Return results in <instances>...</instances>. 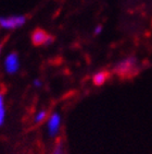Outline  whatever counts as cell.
Wrapping results in <instances>:
<instances>
[{
	"mask_svg": "<svg viewBox=\"0 0 152 154\" xmlns=\"http://www.w3.org/2000/svg\"><path fill=\"white\" fill-rule=\"evenodd\" d=\"M138 67V59L135 56H127L124 59L120 60L118 62L115 63L113 67V71L118 75L125 77L129 75L137 69Z\"/></svg>",
	"mask_w": 152,
	"mask_h": 154,
	"instance_id": "1",
	"label": "cell"
},
{
	"mask_svg": "<svg viewBox=\"0 0 152 154\" xmlns=\"http://www.w3.org/2000/svg\"><path fill=\"white\" fill-rule=\"evenodd\" d=\"M27 18L24 14H13L8 17H0V29L12 31L20 29L26 23Z\"/></svg>",
	"mask_w": 152,
	"mask_h": 154,
	"instance_id": "2",
	"label": "cell"
},
{
	"mask_svg": "<svg viewBox=\"0 0 152 154\" xmlns=\"http://www.w3.org/2000/svg\"><path fill=\"white\" fill-rule=\"evenodd\" d=\"M3 70L9 75H14L16 74L21 69V59L19 54L15 51H10L3 58Z\"/></svg>",
	"mask_w": 152,
	"mask_h": 154,
	"instance_id": "3",
	"label": "cell"
},
{
	"mask_svg": "<svg viewBox=\"0 0 152 154\" xmlns=\"http://www.w3.org/2000/svg\"><path fill=\"white\" fill-rule=\"evenodd\" d=\"M62 116L59 112H53L49 115L46 122V130L50 138H57L61 131Z\"/></svg>",
	"mask_w": 152,
	"mask_h": 154,
	"instance_id": "4",
	"label": "cell"
},
{
	"mask_svg": "<svg viewBox=\"0 0 152 154\" xmlns=\"http://www.w3.org/2000/svg\"><path fill=\"white\" fill-rule=\"evenodd\" d=\"M31 39H32L33 45H35V46H45V47L50 46L54 42V37L52 35L48 34L46 31L41 30V29H36L32 33Z\"/></svg>",
	"mask_w": 152,
	"mask_h": 154,
	"instance_id": "5",
	"label": "cell"
},
{
	"mask_svg": "<svg viewBox=\"0 0 152 154\" xmlns=\"http://www.w3.org/2000/svg\"><path fill=\"white\" fill-rule=\"evenodd\" d=\"M109 79V72L105 71V70H101V71H98L94 74L92 77V82H94L95 85L100 86L103 85Z\"/></svg>",
	"mask_w": 152,
	"mask_h": 154,
	"instance_id": "6",
	"label": "cell"
},
{
	"mask_svg": "<svg viewBox=\"0 0 152 154\" xmlns=\"http://www.w3.org/2000/svg\"><path fill=\"white\" fill-rule=\"evenodd\" d=\"M7 118V107H6V98L4 94L0 92V128H2L6 124Z\"/></svg>",
	"mask_w": 152,
	"mask_h": 154,
	"instance_id": "7",
	"label": "cell"
},
{
	"mask_svg": "<svg viewBox=\"0 0 152 154\" xmlns=\"http://www.w3.org/2000/svg\"><path fill=\"white\" fill-rule=\"evenodd\" d=\"M48 117H49V114H48L47 109H40L38 110L37 113L34 116V124L35 125H40L42 122H47Z\"/></svg>",
	"mask_w": 152,
	"mask_h": 154,
	"instance_id": "8",
	"label": "cell"
},
{
	"mask_svg": "<svg viewBox=\"0 0 152 154\" xmlns=\"http://www.w3.org/2000/svg\"><path fill=\"white\" fill-rule=\"evenodd\" d=\"M51 154H65L64 148H63V143L62 142L57 143V145L54 146V149H53V151Z\"/></svg>",
	"mask_w": 152,
	"mask_h": 154,
	"instance_id": "9",
	"label": "cell"
},
{
	"mask_svg": "<svg viewBox=\"0 0 152 154\" xmlns=\"http://www.w3.org/2000/svg\"><path fill=\"white\" fill-rule=\"evenodd\" d=\"M102 31H103V26L101 25V24H98V25H96V27L94 29V35L95 36L100 35V34L102 33Z\"/></svg>",
	"mask_w": 152,
	"mask_h": 154,
	"instance_id": "10",
	"label": "cell"
},
{
	"mask_svg": "<svg viewBox=\"0 0 152 154\" xmlns=\"http://www.w3.org/2000/svg\"><path fill=\"white\" fill-rule=\"evenodd\" d=\"M42 84H44V82L41 81V79H39V78H36V79H34L33 80V86L34 88H41L42 86Z\"/></svg>",
	"mask_w": 152,
	"mask_h": 154,
	"instance_id": "11",
	"label": "cell"
},
{
	"mask_svg": "<svg viewBox=\"0 0 152 154\" xmlns=\"http://www.w3.org/2000/svg\"><path fill=\"white\" fill-rule=\"evenodd\" d=\"M3 47H4V42H0V57H1V55H2Z\"/></svg>",
	"mask_w": 152,
	"mask_h": 154,
	"instance_id": "12",
	"label": "cell"
}]
</instances>
